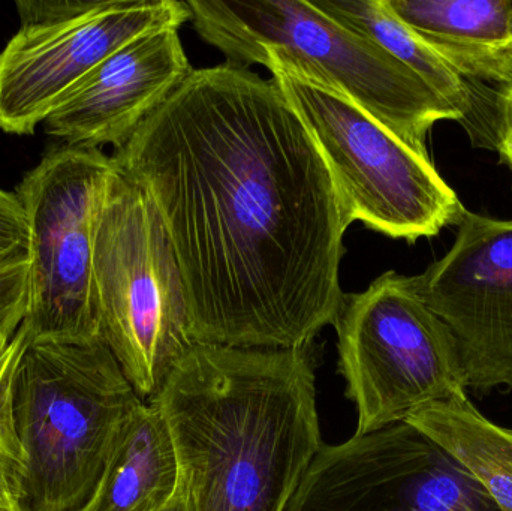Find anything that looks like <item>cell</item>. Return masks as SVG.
Returning a JSON list of instances; mask_svg holds the SVG:
<instances>
[{
    "instance_id": "obj_1",
    "label": "cell",
    "mask_w": 512,
    "mask_h": 511,
    "mask_svg": "<svg viewBox=\"0 0 512 511\" xmlns=\"http://www.w3.org/2000/svg\"><path fill=\"white\" fill-rule=\"evenodd\" d=\"M111 161L164 222L195 344L292 350L333 326L354 221L273 80L192 69Z\"/></svg>"
},
{
    "instance_id": "obj_2",
    "label": "cell",
    "mask_w": 512,
    "mask_h": 511,
    "mask_svg": "<svg viewBox=\"0 0 512 511\" xmlns=\"http://www.w3.org/2000/svg\"><path fill=\"white\" fill-rule=\"evenodd\" d=\"M315 344H195L153 399L176 444L192 511H288L324 446Z\"/></svg>"
},
{
    "instance_id": "obj_3",
    "label": "cell",
    "mask_w": 512,
    "mask_h": 511,
    "mask_svg": "<svg viewBox=\"0 0 512 511\" xmlns=\"http://www.w3.org/2000/svg\"><path fill=\"white\" fill-rule=\"evenodd\" d=\"M198 35L228 63L283 66L343 93L409 146L427 152L442 120L462 116L414 72L309 0H191Z\"/></svg>"
},
{
    "instance_id": "obj_4",
    "label": "cell",
    "mask_w": 512,
    "mask_h": 511,
    "mask_svg": "<svg viewBox=\"0 0 512 511\" xmlns=\"http://www.w3.org/2000/svg\"><path fill=\"white\" fill-rule=\"evenodd\" d=\"M144 402L102 339L27 341L12 384L21 511H78Z\"/></svg>"
},
{
    "instance_id": "obj_5",
    "label": "cell",
    "mask_w": 512,
    "mask_h": 511,
    "mask_svg": "<svg viewBox=\"0 0 512 511\" xmlns=\"http://www.w3.org/2000/svg\"><path fill=\"white\" fill-rule=\"evenodd\" d=\"M93 287L102 341L137 395L153 401L195 342L164 222L117 168L96 225Z\"/></svg>"
},
{
    "instance_id": "obj_6",
    "label": "cell",
    "mask_w": 512,
    "mask_h": 511,
    "mask_svg": "<svg viewBox=\"0 0 512 511\" xmlns=\"http://www.w3.org/2000/svg\"><path fill=\"white\" fill-rule=\"evenodd\" d=\"M268 71L316 141L352 221L409 243L459 224L466 207L429 153L343 93L283 66Z\"/></svg>"
},
{
    "instance_id": "obj_7",
    "label": "cell",
    "mask_w": 512,
    "mask_h": 511,
    "mask_svg": "<svg viewBox=\"0 0 512 511\" xmlns=\"http://www.w3.org/2000/svg\"><path fill=\"white\" fill-rule=\"evenodd\" d=\"M333 326L346 396L357 407L355 434L406 422L466 390L453 335L409 276L390 270L367 290L345 293Z\"/></svg>"
},
{
    "instance_id": "obj_8",
    "label": "cell",
    "mask_w": 512,
    "mask_h": 511,
    "mask_svg": "<svg viewBox=\"0 0 512 511\" xmlns=\"http://www.w3.org/2000/svg\"><path fill=\"white\" fill-rule=\"evenodd\" d=\"M114 171L101 149L62 146L17 186L30 231L27 341L102 339L93 245Z\"/></svg>"
},
{
    "instance_id": "obj_9",
    "label": "cell",
    "mask_w": 512,
    "mask_h": 511,
    "mask_svg": "<svg viewBox=\"0 0 512 511\" xmlns=\"http://www.w3.org/2000/svg\"><path fill=\"white\" fill-rule=\"evenodd\" d=\"M20 29L0 53V131L30 135L114 51L191 21L180 0H18Z\"/></svg>"
},
{
    "instance_id": "obj_10",
    "label": "cell",
    "mask_w": 512,
    "mask_h": 511,
    "mask_svg": "<svg viewBox=\"0 0 512 511\" xmlns=\"http://www.w3.org/2000/svg\"><path fill=\"white\" fill-rule=\"evenodd\" d=\"M288 511H499L469 471L408 422L322 446Z\"/></svg>"
},
{
    "instance_id": "obj_11",
    "label": "cell",
    "mask_w": 512,
    "mask_h": 511,
    "mask_svg": "<svg viewBox=\"0 0 512 511\" xmlns=\"http://www.w3.org/2000/svg\"><path fill=\"white\" fill-rule=\"evenodd\" d=\"M456 227L412 288L453 335L466 389L512 392V219L466 209Z\"/></svg>"
},
{
    "instance_id": "obj_12",
    "label": "cell",
    "mask_w": 512,
    "mask_h": 511,
    "mask_svg": "<svg viewBox=\"0 0 512 511\" xmlns=\"http://www.w3.org/2000/svg\"><path fill=\"white\" fill-rule=\"evenodd\" d=\"M192 69L179 29L147 33L90 71L45 119V132L69 147L120 149Z\"/></svg>"
},
{
    "instance_id": "obj_13",
    "label": "cell",
    "mask_w": 512,
    "mask_h": 511,
    "mask_svg": "<svg viewBox=\"0 0 512 511\" xmlns=\"http://www.w3.org/2000/svg\"><path fill=\"white\" fill-rule=\"evenodd\" d=\"M472 83L512 81V0H385Z\"/></svg>"
},
{
    "instance_id": "obj_14",
    "label": "cell",
    "mask_w": 512,
    "mask_h": 511,
    "mask_svg": "<svg viewBox=\"0 0 512 511\" xmlns=\"http://www.w3.org/2000/svg\"><path fill=\"white\" fill-rule=\"evenodd\" d=\"M315 8L381 45L409 71L414 72L439 98L462 116L475 146L495 149L496 111L484 96V86L472 83L439 51L409 29L385 0H316Z\"/></svg>"
},
{
    "instance_id": "obj_15",
    "label": "cell",
    "mask_w": 512,
    "mask_h": 511,
    "mask_svg": "<svg viewBox=\"0 0 512 511\" xmlns=\"http://www.w3.org/2000/svg\"><path fill=\"white\" fill-rule=\"evenodd\" d=\"M182 485L170 426L155 402H141L123 423L98 485L78 511H158Z\"/></svg>"
},
{
    "instance_id": "obj_16",
    "label": "cell",
    "mask_w": 512,
    "mask_h": 511,
    "mask_svg": "<svg viewBox=\"0 0 512 511\" xmlns=\"http://www.w3.org/2000/svg\"><path fill=\"white\" fill-rule=\"evenodd\" d=\"M406 422L454 456L499 511H512V431L486 419L466 390L415 411Z\"/></svg>"
},
{
    "instance_id": "obj_17",
    "label": "cell",
    "mask_w": 512,
    "mask_h": 511,
    "mask_svg": "<svg viewBox=\"0 0 512 511\" xmlns=\"http://www.w3.org/2000/svg\"><path fill=\"white\" fill-rule=\"evenodd\" d=\"M26 312L0 321V507L21 511V450L12 422V384L27 344Z\"/></svg>"
},
{
    "instance_id": "obj_18",
    "label": "cell",
    "mask_w": 512,
    "mask_h": 511,
    "mask_svg": "<svg viewBox=\"0 0 512 511\" xmlns=\"http://www.w3.org/2000/svg\"><path fill=\"white\" fill-rule=\"evenodd\" d=\"M29 305V251L0 255V321L27 314Z\"/></svg>"
},
{
    "instance_id": "obj_19",
    "label": "cell",
    "mask_w": 512,
    "mask_h": 511,
    "mask_svg": "<svg viewBox=\"0 0 512 511\" xmlns=\"http://www.w3.org/2000/svg\"><path fill=\"white\" fill-rule=\"evenodd\" d=\"M30 231L17 194L0 189V255L29 251Z\"/></svg>"
},
{
    "instance_id": "obj_20",
    "label": "cell",
    "mask_w": 512,
    "mask_h": 511,
    "mask_svg": "<svg viewBox=\"0 0 512 511\" xmlns=\"http://www.w3.org/2000/svg\"><path fill=\"white\" fill-rule=\"evenodd\" d=\"M496 99V143L495 150L501 162L512 174V81L495 93Z\"/></svg>"
},
{
    "instance_id": "obj_21",
    "label": "cell",
    "mask_w": 512,
    "mask_h": 511,
    "mask_svg": "<svg viewBox=\"0 0 512 511\" xmlns=\"http://www.w3.org/2000/svg\"><path fill=\"white\" fill-rule=\"evenodd\" d=\"M158 511H192L191 503H189L188 492H186L183 479L182 485H180L179 491L174 495L173 500H171L167 506L162 507V509Z\"/></svg>"
},
{
    "instance_id": "obj_22",
    "label": "cell",
    "mask_w": 512,
    "mask_h": 511,
    "mask_svg": "<svg viewBox=\"0 0 512 511\" xmlns=\"http://www.w3.org/2000/svg\"><path fill=\"white\" fill-rule=\"evenodd\" d=\"M0 511H17V510H11V509H6V507H0Z\"/></svg>"
}]
</instances>
